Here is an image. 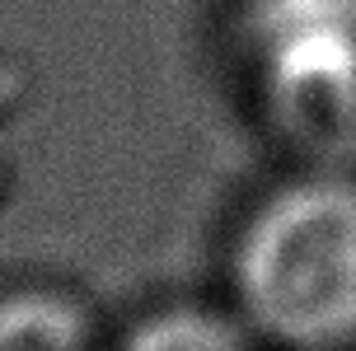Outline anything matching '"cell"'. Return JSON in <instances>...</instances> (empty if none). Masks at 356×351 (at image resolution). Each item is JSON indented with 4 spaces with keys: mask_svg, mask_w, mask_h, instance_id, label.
Segmentation results:
<instances>
[{
    "mask_svg": "<svg viewBox=\"0 0 356 351\" xmlns=\"http://www.w3.org/2000/svg\"><path fill=\"white\" fill-rule=\"evenodd\" d=\"M220 304L263 351H356V169L305 159L244 202Z\"/></svg>",
    "mask_w": 356,
    "mask_h": 351,
    "instance_id": "1",
    "label": "cell"
},
{
    "mask_svg": "<svg viewBox=\"0 0 356 351\" xmlns=\"http://www.w3.org/2000/svg\"><path fill=\"white\" fill-rule=\"evenodd\" d=\"M0 351H108L85 300L52 286L0 291Z\"/></svg>",
    "mask_w": 356,
    "mask_h": 351,
    "instance_id": "2",
    "label": "cell"
},
{
    "mask_svg": "<svg viewBox=\"0 0 356 351\" xmlns=\"http://www.w3.org/2000/svg\"><path fill=\"white\" fill-rule=\"evenodd\" d=\"M113 351H263L253 342L239 318L216 300V304H164L155 314H145L131 333Z\"/></svg>",
    "mask_w": 356,
    "mask_h": 351,
    "instance_id": "3",
    "label": "cell"
}]
</instances>
